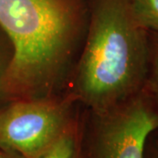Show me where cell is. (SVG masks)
I'll list each match as a JSON object with an SVG mask.
<instances>
[{"label":"cell","mask_w":158,"mask_h":158,"mask_svg":"<svg viewBox=\"0 0 158 158\" xmlns=\"http://www.w3.org/2000/svg\"><path fill=\"white\" fill-rule=\"evenodd\" d=\"M85 14L83 0H0V27L12 48L11 98L52 97L76 49Z\"/></svg>","instance_id":"cell-1"},{"label":"cell","mask_w":158,"mask_h":158,"mask_svg":"<svg viewBox=\"0 0 158 158\" xmlns=\"http://www.w3.org/2000/svg\"><path fill=\"white\" fill-rule=\"evenodd\" d=\"M136 23L148 32L158 34V0H128Z\"/></svg>","instance_id":"cell-6"},{"label":"cell","mask_w":158,"mask_h":158,"mask_svg":"<svg viewBox=\"0 0 158 158\" xmlns=\"http://www.w3.org/2000/svg\"><path fill=\"white\" fill-rule=\"evenodd\" d=\"M93 113L90 158H144L158 131V94L148 82L124 101Z\"/></svg>","instance_id":"cell-3"},{"label":"cell","mask_w":158,"mask_h":158,"mask_svg":"<svg viewBox=\"0 0 158 158\" xmlns=\"http://www.w3.org/2000/svg\"><path fill=\"white\" fill-rule=\"evenodd\" d=\"M0 158H12L9 155H7L6 152H4L3 150H0Z\"/></svg>","instance_id":"cell-10"},{"label":"cell","mask_w":158,"mask_h":158,"mask_svg":"<svg viewBox=\"0 0 158 158\" xmlns=\"http://www.w3.org/2000/svg\"><path fill=\"white\" fill-rule=\"evenodd\" d=\"M12 58V48L11 44L6 45L0 40V106L3 101L9 98L7 89V74Z\"/></svg>","instance_id":"cell-7"},{"label":"cell","mask_w":158,"mask_h":158,"mask_svg":"<svg viewBox=\"0 0 158 158\" xmlns=\"http://www.w3.org/2000/svg\"><path fill=\"white\" fill-rule=\"evenodd\" d=\"M149 64V32L136 23L128 0H93L76 70V99L103 112L147 84Z\"/></svg>","instance_id":"cell-2"},{"label":"cell","mask_w":158,"mask_h":158,"mask_svg":"<svg viewBox=\"0 0 158 158\" xmlns=\"http://www.w3.org/2000/svg\"><path fill=\"white\" fill-rule=\"evenodd\" d=\"M144 158H158V146L151 145V143L149 142V139L146 145Z\"/></svg>","instance_id":"cell-9"},{"label":"cell","mask_w":158,"mask_h":158,"mask_svg":"<svg viewBox=\"0 0 158 158\" xmlns=\"http://www.w3.org/2000/svg\"><path fill=\"white\" fill-rule=\"evenodd\" d=\"M150 64L148 83L158 94V34L149 32Z\"/></svg>","instance_id":"cell-8"},{"label":"cell","mask_w":158,"mask_h":158,"mask_svg":"<svg viewBox=\"0 0 158 158\" xmlns=\"http://www.w3.org/2000/svg\"><path fill=\"white\" fill-rule=\"evenodd\" d=\"M34 158H81L77 132L72 126L50 147Z\"/></svg>","instance_id":"cell-5"},{"label":"cell","mask_w":158,"mask_h":158,"mask_svg":"<svg viewBox=\"0 0 158 158\" xmlns=\"http://www.w3.org/2000/svg\"><path fill=\"white\" fill-rule=\"evenodd\" d=\"M71 94L16 99L0 108V149L12 158H34L73 126Z\"/></svg>","instance_id":"cell-4"}]
</instances>
